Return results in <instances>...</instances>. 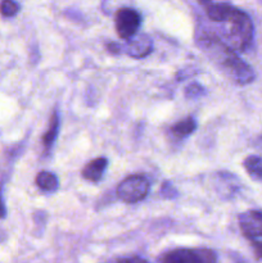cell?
<instances>
[{"label": "cell", "mask_w": 262, "mask_h": 263, "mask_svg": "<svg viewBox=\"0 0 262 263\" xmlns=\"http://www.w3.org/2000/svg\"><path fill=\"white\" fill-rule=\"evenodd\" d=\"M207 17L218 23V36L222 43L234 50H246L253 40V23L247 13L225 3L208 4Z\"/></svg>", "instance_id": "1"}, {"label": "cell", "mask_w": 262, "mask_h": 263, "mask_svg": "<svg viewBox=\"0 0 262 263\" xmlns=\"http://www.w3.org/2000/svg\"><path fill=\"white\" fill-rule=\"evenodd\" d=\"M203 48L212 61L222 68L225 76L236 85H248L254 80V72L248 64L236 55L235 50L220 40L216 35H207L203 39Z\"/></svg>", "instance_id": "2"}, {"label": "cell", "mask_w": 262, "mask_h": 263, "mask_svg": "<svg viewBox=\"0 0 262 263\" xmlns=\"http://www.w3.org/2000/svg\"><path fill=\"white\" fill-rule=\"evenodd\" d=\"M151 184L141 175L126 177L117 187V197L125 203H138L148 195Z\"/></svg>", "instance_id": "3"}, {"label": "cell", "mask_w": 262, "mask_h": 263, "mask_svg": "<svg viewBox=\"0 0 262 263\" xmlns=\"http://www.w3.org/2000/svg\"><path fill=\"white\" fill-rule=\"evenodd\" d=\"M167 263H212L216 262V254L210 249H177L161 257Z\"/></svg>", "instance_id": "4"}, {"label": "cell", "mask_w": 262, "mask_h": 263, "mask_svg": "<svg viewBox=\"0 0 262 263\" xmlns=\"http://www.w3.org/2000/svg\"><path fill=\"white\" fill-rule=\"evenodd\" d=\"M140 22V14L135 9H131V8H121L116 13V31H117L118 36L123 39V40H127L128 37H131V36H134L138 32Z\"/></svg>", "instance_id": "5"}, {"label": "cell", "mask_w": 262, "mask_h": 263, "mask_svg": "<svg viewBox=\"0 0 262 263\" xmlns=\"http://www.w3.org/2000/svg\"><path fill=\"white\" fill-rule=\"evenodd\" d=\"M122 53L133 58H144L153 50V41L146 33H138L127 39L126 44L121 45Z\"/></svg>", "instance_id": "6"}, {"label": "cell", "mask_w": 262, "mask_h": 263, "mask_svg": "<svg viewBox=\"0 0 262 263\" xmlns=\"http://www.w3.org/2000/svg\"><path fill=\"white\" fill-rule=\"evenodd\" d=\"M239 226L248 239L262 238V212L252 210L241 213L239 215Z\"/></svg>", "instance_id": "7"}, {"label": "cell", "mask_w": 262, "mask_h": 263, "mask_svg": "<svg viewBox=\"0 0 262 263\" xmlns=\"http://www.w3.org/2000/svg\"><path fill=\"white\" fill-rule=\"evenodd\" d=\"M108 167V159L107 158H95L90 161L86 166L82 170V177L87 181L97 182L104 175L105 170Z\"/></svg>", "instance_id": "8"}, {"label": "cell", "mask_w": 262, "mask_h": 263, "mask_svg": "<svg viewBox=\"0 0 262 263\" xmlns=\"http://www.w3.org/2000/svg\"><path fill=\"white\" fill-rule=\"evenodd\" d=\"M36 185L38 187H40L44 192L53 193L58 189L59 181L57 179V176L54 174L49 171H41L39 172L38 176H36Z\"/></svg>", "instance_id": "9"}, {"label": "cell", "mask_w": 262, "mask_h": 263, "mask_svg": "<svg viewBox=\"0 0 262 263\" xmlns=\"http://www.w3.org/2000/svg\"><path fill=\"white\" fill-rule=\"evenodd\" d=\"M247 174L253 180L262 182V158L258 156H249L244 159L243 163Z\"/></svg>", "instance_id": "10"}, {"label": "cell", "mask_w": 262, "mask_h": 263, "mask_svg": "<svg viewBox=\"0 0 262 263\" xmlns=\"http://www.w3.org/2000/svg\"><path fill=\"white\" fill-rule=\"evenodd\" d=\"M197 128V122L193 117H188L185 120L180 121V122L175 123L172 126L171 131L176 138H186V136L192 135Z\"/></svg>", "instance_id": "11"}, {"label": "cell", "mask_w": 262, "mask_h": 263, "mask_svg": "<svg viewBox=\"0 0 262 263\" xmlns=\"http://www.w3.org/2000/svg\"><path fill=\"white\" fill-rule=\"evenodd\" d=\"M58 130H59V117H58V113L54 112L53 115H51L50 125H49L48 131H46L45 135L43 136V145L46 151L50 149L51 145L54 144V141H55L57 136H58Z\"/></svg>", "instance_id": "12"}, {"label": "cell", "mask_w": 262, "mask_h": 263, "mask_svg": "<svg viewBox=\"0 0 262 263\" xmlns=\"http://www.w3.org/2000/svg\"><path fill=\"white\" fill-rule=\"evenodd\" d=\"M20 10V5L14 2V0H3L0 3V13L4 17H13Z\"/></svg>", "instance_id": "13"}, {"label": "cell", "mask_w": 262, "mask_h": 263, "mask_svg": "<svg viewBox=\"0 0 262 263\" xmlns=\"http://www.w3.org/2000/svg\"><path fill=\"white\" fill-rule=\"evenodd\" d=\"M204 94V87L202 86V85L199 84H190L189 86L185 89V95H186V98H198L200 97V95Z\"/></svg>", "instance_id": "14"}, {"label": "cell", "mask_w": 262, "mask_h": 263, "mask_svg": "<svg viewBox=\"0 0 262 263\" xmlns=\"http://www.w3.org/2000/svg\"><path fill=\"white\" fill-rule=\"evenodd\" d=\"M161 193H162V195H163L164 198H169V199H171V198H175L177 195L176 189H175V187L172 186L170 182H164L163 186L161 187Z\"/></svg>", "instance_id": "15"}, {"label": "cell", "mask_w": 262, "mask_h": 263, "mask_svg": "<svg viewBox=\"0 0 262 263\" xmlns=\"http://www.w3.org/2000/svg\"><path fill=\"white\" fill-rule=\"evenodd\" d=\"M252 247H253L254 254L257 258L262 259V241H252Z\"/></svg>", "instance_id": "16"}, {"label": "cell", "mask_w": 262, "mask_h": 263, "mask_svg": "<svg viewBox=\"0 0 262 263\" xmlns=\"http://www.w3.org/2000/svg\"><path fill=\"white\" fill-rule=\"evenodd\" d=\"M3 217H5V205H4V202H3L2 190H0V218Z\"/></svg>", "instance_id": "17"}, {"label": "cell", "mask_w": 262, "mask_h": 263, "mask_svg": "<svg viewBox=\"0 0 262 263\" xmlns=\"http://www.w3.org/2000/svg\"><path fill=\"white\" fill-rule=\"evenodd\" d=\"M118 261H138V262H144L145 261V259H143V258H139V257H130V258H120L118 259Z\"/></svg>", "instance_id": "18"}, {"label": "cell", "mask_w": 262, "mask_h": 263, "mask_svg": "<svg viewBox=\"0 0 262 263\" xmlns=\"http://www.w3.org/2000/svg\"><path fill=\"white\" fill-rule=\"evenodd\" d=\"M197 2L202 5H207V4H210L211 0H197Z\"/></svg>", "instance_id": "19"}]
</instances>
